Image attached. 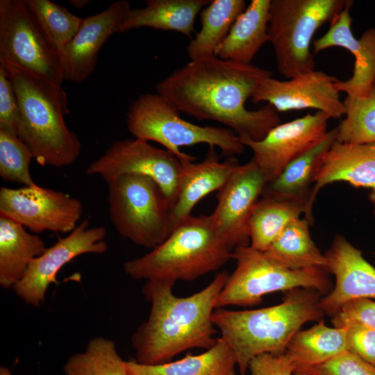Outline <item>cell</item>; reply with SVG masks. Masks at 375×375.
Instances as JSON below:
<instances>
[{
  "label": "cell",
  "mask_w": 375,
  "mask_h": 375,
  "mask_svg": "<svg viewBox=\"0 0 375 375\" xmlns=\"http://www.w3.org/2000/svg\"><path fill=\"white\" fill-rule=\"evenodd\" d=\"M19 107L17 98L4 66L0 63V128L17 135Z\"/></svg>",
  "instance_id": "37"
},
{
  "label": "cell",
  "mask_w": 375,
  "mask_h": 375,
  "mask_svg": "<svg viewBox=\"0 0 375 375\" xmlns=\"http://www.w3.org/2000/svg\"><path fill=\"white\" fill-rule=\"evenodd\" d=\"M182 163L179 189L172 208L174 228L185 219L198 202L208 194L219 191L240 165L235 157L220 162L215 147H209L204 159Z\"/></svg>",
  "instance_id": "20"
},
{
  "label": "cell",
  "mask_w": 375,
  "mask_h": 375,
  "mask_svg": "<svg viewBox=\"0 0 375 375\" xmlns=\"http://www.w3.org/2000/svg\"><path fill=\"white\" fill-rule=\"evenodd\" d=\"M0 62L61 85L59 57L28 9L25 0L0 1Z\"/></svg>",
  "instance_id": "10"
},
{
  "label": "cell",
  "mask_w": 375,
  "mask_h": 375,
  "mask_svg": "<svg viewBox=\"0 0 375 375\" xmlns=\"http://www.w3.org/2000/svg\"><path fill=\"white\" fill-rule=\"evenodd\" d=\"M180 112L162 96L146 93L131 104L126 115L127 128L137 139L161 144L181 162L195 160V157L180 150L185 146L206 144L218 147L227 158L244 153L246 147L230 128L197 125L183 119Z\"/></svg>",
  "instance_id": "6"
},
{
  "label": "cell",
  "mask_w": 375,
  "mask_h": 375,
  "mask_svg": "<svg viewBox=\"0 0 375 375\" xmlns=\"http://www.w3.org/2000/svg\"><path fill=\"white\" fill-rule=\"evenodd\" d=\"M294 375H375V366L347 351L322 364L295 370Z\"/></svg>",
  "instance_id": "35"
},
{
  "label": "cell",
  "mask_w": 375,
  "mask_h": 375,
  "mask_svg": "<svg viewBox=\"0 0 375 375\" xmlns=\"http://www.w3.org/2000/svg\"><path fill=\"white\" fill-rule=\"evenodd\" d=\"M314 202L310 197L261 195L249 219V245L256 250L266 251L284 228L303 214L312 224Z\"/></svg>",
  "instance_id": "22"
},
{
  "label": "cell",
  "mask_w": 375,
  "mask_h": 375,
  "mask_svg": "<svg viewBox=\"0 0 375 375\" xmlns=\"http://www.w3.org/2000/svg\"><path fill=\"white\" fill-rule=\"evenodd\" d=\"M345 326L348 351L375 366V330L356 324Z\"/></svg>",
  "instance_id": "38"
},
{
  "label": "cell",
  "mask_w": 375,
  "mask_h": 375,
  "mask_svg": "<svg viewBox=\"0 0 375 375\" xmlns=\"http://www.w3.org/2000/svg\"><path fill=\"white\" fill-rule=\"evenodd\" d=\"M270 4L271 0H251L216 48L215 56L224 60L251 64L261 47L269 42Z\"/></svg>",
  "instance_id": "24"
},
{
  "label": "cell",
  "mask_w": 375,
  "mask_h": 375,
  "mask_svg": "<svg viewBox=\"0 0 375 375\" xmlns=\"http://www.w3.org/2000/svg\"><path fill=\"white\" fill-rule=\"evenodd\" d=\"M368 198L372 205L373 213L375 215V190H371Z\"/></svg>",
  "instance_id": "41"
},
{
  "label": "cell",
  "mask_w": 375,
  "mask_h": 375,
  "mask_svg": "<svg viewBox=\"0 0 375 375\" xmlns=\"http://www.w3.org/2000/svg\"><path fill=\"white\" fill-rule=\"evenodd\" d=\"M337 127L325 134L323 138L309 149L290 162L278 176L266 183L262 194L294 198L311 197L316 174L324 154L337 140Z\"/></svg>",
  "instance_id": "27"
},
{
  "label": "cell",
  "mask_w": 375,
  "mask_h": 375,
  "mask_svg": "<svg viewBox=\"0 0 375 375\" xmlns=\"http://www.w3.org/2000/svg\"><path fill=\"white\" fill-rule=\"evenodd\" d=\"M33 158L30 149L16 133L0 128V177L2 180L24 186L36 185L30 172Z\"/></svg>",
  "instance_id": "34"
},
{
  "label": "cell",
  "mask_w": 375,
  "mask_h": 375,
  "mask_svg": "<svg viewBox=\"0 0 375 375\" xmlns=\"http://www.w3.org/2000/svg\"><path fill=\"white\" fill-rule=\"evenodd\" d=\"M347 351V327H330L322 319L310 328L298 331L285 353L297 370L322 364Z\"/></svg>",
  "instance_id": "28"
},
{
  "label": "cell",
  "mask_w": 375,
  "mask_h": 375,
  "mask_svg": "<svg viewBox=\"0 0 375 375\" xmlns=\"http://www.w3.org/2000/svg\"><path fill=\"white\" fill-rule=\"evenodd\" d=\"M110 221L123 238L154 249L173 231L170 201L151 178L124 174L107 183Z\"/></svg>",
  "instance_id": "8"
},
{
  "label": "cell",
  "mask_w": 375,
  "mask_h": 375,
  "mask_svg": "<svg viewBox=\"0 0 375 375\" xmlns=\"http://www.w3.org/2000/svg\"><path fill=\"white\" fill-rule=\"evenodd\" d=\"M335 182L375 190V142H334L323 156L315 177V197L324 186Z\"/></svg>",
  "instance_id": "21"
},
{
  "label": "cell",
  "mask_w": 375,
  "mask_h": 375,
  "mask_svg": "<svg viewBox=\"0 0 375 375\" xmlns=\"http://www.w3.org/2000/svg\"><path fill=\"white\" fill-rule=\"evenodd\" d=\"M232 259L236 267L218 297L216 308L254 306L264 296L278 291L308 288L324 296L332 289L330 274L324 268L290 269L250 245L235 247Z\"/></svg>",
  "instance_id": "9"
},
{
  "label": "cell",
  "mask_w": 375,
  "mask_h": 375,
  "mask_svg": "<svg viewBox=\"0 0 375 375\" xmlns=\"http://www.w3.org/2000/svg\"><path fill=\"white\" fill-rule=\"evenodd\" d=\"M250 375H294V367L284 353H262L249 362Z\"/></svg>",
  "instance_id": "39"
},
{
  "label": "cell",
  "mask_w": 375,
  "mask_h": 375,
  "mask_svg": "<svg viewBox=\"0 0 375 375\" xmlns=\"http://www.w3.org/2000/svg\"><path fill=\"white\" fill-rule=\"evenodd\" d=\"M232 259V251L217 234L210 215L189 216L145 255L126 261L123 269L135 280L193 281Z\"/></svg>",
  "instance_id": "5"
},
{
  "label": "cell",
  "mask_w": 375,
  "mask_h": 375,
  "mask_svg": "<svg viewBox=\"0 0 375 375\" xmlns=\"http://www.w3.org/2000/svg\"><path fill=\"white\" fill-rule=\"evenodd\" d=\"M83 210L78 199L38 184L0 188V215L33 233H69L78 225Z\"/></svg>",
  "instance_id": "12"
},
{
  "label": "cell",
  "mask_w": 375,
  "mask_h": 375,
  "mask_svg": "<svg viewBox=\"0 0 375 375\" xmlns=\"http://www.w3.org/2000/svg\"><path fill=\"white\" fill-rule=\"evenodd\" d=\"M210 0H147L142 8H130L119 33L147 27L178 32L190 37L198 14Z\"/></svg>",
  "instance_id": "23"
},
{
  "label": "cell",
  "mask_w": 375,
  "mask_h": 375,
  "mask_svg": "<svg viewBox=\"0 0 375 375\" xmlns=\"http://www.w3.org/2000/svg\"><path fill=\"white\" fill-rule=\"evenodd\" d=\"M63 369L66 375H129L115 342L103 337L90 339L84 351L67 359Z\"/></svg>",
  "instance_id": "31"
},
{
  "label": "cell",
  "mask_w": 375,
  "mask_h": 375,
  "mask_svg": "<svg viewBox=\"0 0 375 375\" xmlns=\"http://www.w3.org/2000/svg\"><path fill=\"white\" fill-rule=\"evenodd\" d=\"M106 236L103 226L90 227L89 219H84L66 237L60 238L32 260L22 278L12 288L15 294L28 305L40 307L45 300L49 285L58 283L56 276L62 267L81 255L107 251Z\"/></svg>",
  "instance_id": "13"
},
{
  "label": "cell",
  "mask_w": 375,
  "mask_h": 375,
  "mask_svg": "<svg viewBox=\"0 0 375 375\" xmlns=\"http://www.w3.org/2000/svg\"><path fill=\"white\" fill-rule=\"evenodd\" d=\"M353 3L351 0H271L269 42L278 72L289 79L314 70L310 44L315 33Z\"/></svg>",
  "instance_id": "7"
},
{
  "label": "cell",
  "mask_w": 375,
  "mask_h": 375,
  "mask_svg": "<svg viewBox=\"0 0 375 375\" xmlns=\"http://www.w3.org/2000/svg\"><path fill=\"white\" fill-rule=\"evenodd\" d=\"M181 170L182 163L173 153L135 138L112 142L102 156L89 164L85 172L101 177L106 183L124 174L149 176L158 184L173 206Z\"/></svg>",
  "instance_id": "11"
},
{
  "label": "cell",
  "mask_w": 375,
  "mask_h": 375,
  "mask_svg": "<svg viewBox=\"0 0 375 375\" xmlns=\"http://www.w3.org/2000/svg\"><path fill=\"white\" fill-rule=\"evenodd\" d=\"M305 217L292 221L264 252L290 269L325 267L326 258L312 240Z\"/></svg>",
  "instance_id": "29"
},
{
  "label": "cell",
  "mask_w": 375,
  "mask_h": 375,
  "mask_svg": "<svg viewBox=\"0 0 375 375\" xmlns=\"http://www.w3.org/2000/svg\"><path fill=\"white\" fill-rule=\"evenodd\" d=\"M324 255V269L335 280L333 288L320 299L324 315L333 317L343 305L355 299H375V268L360 250L337 234Z\"/></svg>",
  "instance_id": "17"
},
{
  "label": "cell",
  "mask_w": 375,
  "mask_h": 375,
  "mask_svg": "<svg viewBox=\"0 0 375 375\" xmlns=\"http://www.w3.org/2000/svg\"><path fill=\"white\" fill-rule=\"evenodd\" d=\"M347 7L330 23L328 31L315 40L313 53L331 47H342L355 58L354 68L351 78L338 80L335 85L338 92L355 97L366 94L375 81V28L365 31L359 39L351 31L352 18Z\"/></svg>",
  "instance_id": "19"
},
{
  "label": "cell",
  "mask_w": 375,
  "mask_h": 375,
  "mask_svg": "<svg viewBox=\"0 0 375 375\" xmlns=\"http://www.w3.org/2000/svg\"><path fill=\"white\" fill-rule=\"evenodd\" d=\"M345 118L337 126V141L349 144L375 142V81L361 97L347 96Z\"/></svg>",
  "instance_id": "33"
},
{
  "label": "cell",
  "mask_w": 375,
  "mask_h": 375,
  "mask_svg": "<svg viewBox=\"0 0 375 375\" xmlns=\"http://www.w3.org/2000/svg\"><path fill=\"white\" fill-rule=\"evenodd\" d=\"M330 117L317 111L279 124L259 141L241 138L253 152L252 160L263 173L266 182L276 178L286 165L320 141L327 133Z\"/></svg>",
  "instance_id": "16"
},
{
  "label": "cell",
  "mask_w": 375,
  "mask_h": 375,
  "mask_svg": "<svg viewBox=\"0 0 375 375\" xmlns=\"http://www.w3.org/2000/svg\"><path fill=\"white\" fill-rule=\"evenodd\" d=\"M10 77L19 107L17 136L42 166L63 167L78 158L81 144L65 123L67 96L57 85L15 65L0 62Z\"/></svg>",
  "instance_id": "4"
},
{
  "label": "cell",
  "mask_w": 375,
  "mask_h": 375,
  "mask_svg": "<svg viewBox=\"0 0 375 375\" xmlns=\"http://www.w3.org/2000/svg\"><path fill=\"white\" fill-rule=\"evenodd\" d=\"M90 2L89 0H69V3L77 9H82Z\"/></svg>",
  "instance_id": "40"
},
{
  "label": "cell",
  "mask_w": 375,
  "mask_h": 375,
  "mask_svg": "<svg viewBox=\"0 0 375 375\" xmlns=\"http://www.w3.org/2000/svg\"><path fill=\"white\" fill-rule=\"evenodd\" d=\"M46 249L44 241L20 224L0 215V285L12 289L28 265Z\"/></svg>",
  "instance_id": "25"
},
{
  "label": "cell",
  "mask_w": 375,
  "mask_h": 375,
  "mask_svg": "<svg viewBox=\"0 0 375 375\" xmlns=\"http://www.w3.org/2000/svg\"><path fill=\"white\" fill-rule=\"evenodd\" d=\"M0 375H12V374L8 368L1 366L0 367Z\"/></svg>",
  "instance_id": "42"
},
{
  "label": "cell",
  "mask_w": 375,
  "mask_h": 375,
  "mask_svg": "<svg viewBox=\"0 0 375 375\" xmlns=\"http://www.w3.org/2000/svg\"><path fill=\"white\" fill-rule=\"evenodd\" d=\"M338 80L315 69L287 81L269 76L259 82L251 99L254 103L265 101L278 112L311 108L338 119L345 114L335 85Z\"/></svg>",
  "instance_id": "15"
},
{
  "label": "cell",
  "mask_w": 375,
  "mask_h": 375,
  "mask_svg": "<svg viewBox=\"0 0 375 375\" xmlns=\"http://www.w3.org/2000/svg\"><path fill=\"white\" fill-rule=\"evenodd\" d=\"M335 327L360 324L375 330V301L358 299L347 302L332 317Z\"/></svg>",
  "instance_id": "36"
},
{
  "label": "cell",
  "mask_w": 375,
  "mask_h": 375,
  "mask_svg": "<svg viewBox=\"0 0 375 375\" xmlns=\"http://www.w3.org/2000/svg\"><path fill=\"white\" fill-rule=\"evenodd\" d=\"M286 292L282 302L272 306L214 310L212 323L233 351L240 375H247L254 357L284 353L292 337L303 325L323 319L319 292L297 288Z\"/></svg>",
  "instance_id": "3"
},
{
  "label": "cell",
  "mask_w": 375,
  "mask_h": 375,
  "mask_svg": "<svg viewBox=\"0 0 375 375\" xmlns=\"http://www.w3.org/2000/svg\"><path fill=\"white\" fill-rule=\"evenodd\" d=\"M26 5L58 55L74 38L83 18L50 0H25Z\"/></svg>",
  "instance_id": "32"
},
{
  "label": "cell",
  "mask_w": 375,
  "mask_h": 375,
  "mask_svg": "<svg viewBox=\"0 0 375 375\" xmlns=\"http://www.w3.org/2000/svg\"><path fill=\"white\" fill-rule=\"evenodd\" d=\"M228 277L226 272H219L206 288L185 297L174 295L172 282L147 281L142 292L151 303V310L148 319L131 338L135 360L144 365L162 364L187 350L212 347L217 331L212 315Z\"/></svg>",
  "instance_id": "2"
},
{
  "label": "cell",
  "mask_w": 375,
  "mask_h": 375,
  "mask_svg": "<svg viewBox=\"0 0 375 375\" xmlns=\"http://www.w3.org/2000/svg\"><path fill=\"white\" fill-rule=\"evenodd\" d=\"M244 0H212L200 12L201 27L187 47L190 60L215 56V51L245 10Z\"/></svg>",
  "instance_id": "30"
},
{
  "label": "cell",
  "mask_w": 375,
  "mask_h": 375,
  "mask_svg": "<svg viewBox=\"0 0 375 375\" xmlns=\"http://www.w3.org/2000/svg\"><path fill=\"white\" fill-rule=\"evenodd\" d=\"M269 76L272 73L266 69L211 56L175 69L156 90L180 112L216 121L241 138L259 141L280 124L278 112L269 103L249 110L245 102Z\"/></svg>",
  "instance_id": "1"
},
{
  "label": "cell",
  "mask_w": 375,
  "mask_h": 375,
  "mask_svg": "<svg viewBox=\"0 0 375 375\" xmlns=\"http://www.w3.org/2000/svg\"><path fill=\"white\" fill-rule=\"evenodd\" d=\"M266 183L263 173L251 159L240 164L217 191V204L210 215L217 234L232 251L249 245V219Z\"/></svg>",
  "instance_id": "14"
},
{
  "label": "cell",
  "mask_w": 375,
  "mask_h": 375,
  "mask_svg": "<svg viewBox=\"0 0 375 375\" xmlns=\"http://www.w3.org/2000/svg\"><path fill=\"white\" fill-rule=\"evenodd\" d=\"M130 8L127 1L119 0L97 14L83 18L78 31L58 55L64 81L79 83L92 74L99 51L112 34L119 33Z\"/></svg>",
  "instance_id": "18"
},
{
  "label": "cell",
  "mask_w": 375,
  "mask_h": 375,
  "mask_svg": "<svg viewBox=\"0 0 375 375\" xmlns=\"http://www.w3.org/2000/svg\"><path fill=\"white\" fill-rule=\"evenodd\" d=\"M129 375H236L237 361L229 345L222 338L203 353L158 365H144L125 360Z\"/></svg>",
  "instance_id": "26"
}]
</instances>
